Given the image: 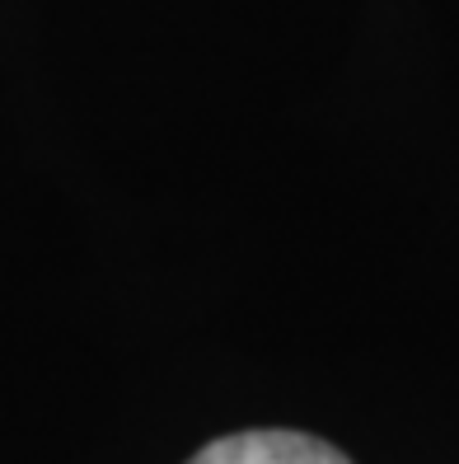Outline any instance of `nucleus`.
Segmentation results:
<instances>
[{"instance_id":"obj_1","label":"nucleus","mask_w":459,"mask_h":464,"mask_svg":"<svg viewBox=\"0 0 459 464\" xmlns=\"http://www.w3.org/2000/svg\"><path fill=\"white\" fill-rule=\"evenodd\" d=\"M187 464H352V459L305 431H234L202 446Z\"/></svg>"}]
</instances>
